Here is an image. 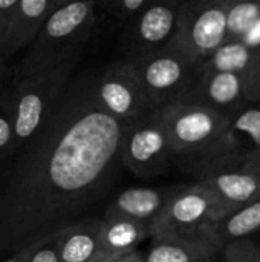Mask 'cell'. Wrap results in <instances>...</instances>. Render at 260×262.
Listing matches in <instances>:
<instances>
[{"instance_id":"obj_14","label":"cell","mask_w":260,"mask_h":262,"mask_svg":"<svg viewBox=\"0 0 260 262\" xmlns=\"http://www.w3.org/2000/svg\"><path fill=\"white\" fill-rule=\"evenodd\" d=\"M103 218L81 220L58 232L57 246L60 262H89L103 252Z\"/></svg>"},{"instance_id":"obj_11","label":"cell","mask_w":260,"mask_h":262,"mask_svg":"<svg viewBox=\"0 0 260 262\" xmlns=\"http://www.w3.org/2000/svg\"><path fill=\"white\" fill-rule=\"evenodd\" d=\"M241 164L219 163L201 170L199 183L215 193L227 215L260 198V175L242 170Z\"/></svg>"},{"instance_id":"obj_8","label":"cell","mask_w":260,"mask_h":262,"mask_svg":"<svg viewBox=\"0 0 260 262\" xmlns=\"http://www.w3.org/2000/svg\"><path fill=\"white\" fill-rule=\"evenodd\" d=\"M97 92L103 107L124 123L141 120L156 111L136 63L129 58L112 63L98 75Z\"/></svg>"},{"instance_id":"obj_7","label":"cell","mask_w":260,"mask_h":262,"mask_svg":"<svg viewBox=\"0 0 260 262\" xmlns=\"http://www.w3.org/2000/svg\"><path fill=\"white\" fill-rule=\"evenodd\" d=\"M155 109L181 100L201 74V68L166 46L135 61Z\"/></svg>"},{"instance_id":"obj_16","label":"cell","mask_w":260,"mask_h":262,"mask_svg":"<svg viewBox=\"0 0 260 262\" xmlns=\"http://www.w3.org/2000/svg\"><path fill=\"white\" fill-rule=\"evenodd\" d=\"M219 250L204 238L153 239L144 262H211Z\"/></svg>"},{"instance_id":"obj_18","label":"cell","mask_w":260,"mask_h":262,"mask_svg":"<svg viewBox=\"0 0 260 262\" xmlns=\"http://www.w3.org/2000/svg\"><path fill=\"white\" fill-rule=\"evenodd\" d=\"M259 20L260 0H230L227 41L241 40Z\"/></svg>"},{"instance_id":"obj_22","label":"cell","mask_w":260,"mask_h":262,"mask_svg":"<svg viewBox=\"0 0 260 262\" xmlns=\"http://www.w3.org/2000/svg\"><path fill=\"white\" fill-rule=\"evenodd\" d=\"M150 0H103L106 11L118 20H130Z\"/></svg>"},{"instance_id":"obj_17","label":"cell","mask_w":260,"mask_h":262,"mask_svg":"<svg viewBox=\"0 0 260 262\" xmlns=\"http://www.w3.org/2000/svg\"><path fill=\"white\" fill-rule=\"evenodd\" d=\"M152 238V227L130 218H103L101 246L103 252L124 255Z\"/></svg>"},{"instance_id":"obj_25","label":"cell","mask_w":260,"mask_h":262,"mask_svg":"<svg viewBox=\"0 0 260 262\" xmlns=\"http://www.w3.org/2000/svg\"><path fill=\"white\" fill-rule=\"evenodd\" d=\"M20 0H0V45L3 46ZM3 51V49H2Z\"/></svg>"},{"instance_id":"obj_21","label":"cell","mask_w":260,"mask_h":262,"mask_svg":"<svg viewBox=\"0 0 260 262\" xmlns=\"http://www.w3.org/2000/svg\"><path fill=\"white\" fill-rule=\"evenodd\" d=\"M224 262H260V249L248 239L233 241L224 247Z\"/></svg>"},{"instance_id":"obj_13","label":"cell","mask_w":260,"mask_h":262,"mask_svg":"<svg viewBox=\"0 0 260 262\" xmlns=\"http://www.w3.org/2000/svg\"><path fill=\"white\" fill-rule=\"evenodd\" d=\"M52 12V0H20L2 46L5 58L28 48Z\"/></svg>"},{"instance_id":"obj_32","label":"cell","mask_w":260,"mask_h":262,"mask_svg":"<svg viewBox=\"0 0 260 262\" xmlns=\"http://www.w3.org/2000/svg\"><path fill=\"white\" fill-rule=\"evenodd\" d=\"M152 2H167V3H173V5H182L185 0H152Z\"/></svg>"},{"instance_id":"obj_30","label":"cell","mask_w":260,"mask_h":262,"mask_svg":"<svg viewBox=\"0 0 260 262\" xmlns=\"http://www.w3.org/2000/svg\"><path fill=\"white\" fill-rule=\"evenodd\" d=\"M72 2H78V0H52V11L67 5V3H72Z\"/></svg>"},{"instance_id":"obj_31","label":"cell","mask_w":260,"mask_h":262,"mask_svg":"<svg viewBox=\"0 0 260 262\" xmlns=\"http://www.w3.org/2000/svg\"><path fill=\"white\" fill-rule=\"evenodd\" d=\"M5 61H6V58H5V55H3V51H2V45H0V78L5 75V72H6V64H5Z\"/></svg>"},{"instance_id":"obj_9","label":"cell","mask_w":260,"mask_h":262,"mask_svg":"<svg viewBox=\"0 0 260 262\" xmlns=\"http://www.w3.org/2000/svg\"><path fill=\"white\" fill-rule=\"evenodd\" d=\"M182 5L167 2H149L139 12H136L123 34L124 49L129 60L138 61L162 48H166L178 26L179 11Z\"/></svg>"},{"instance_id":"obj_19","label":"cell","mask_w":260,"mask_h":262,"mask_svg":"<svg viewBox=\"0 0 260 262\" xmlns=\"http://www.w3.org/2000/svg\"><path fill=\"white\" fill-rule=\"evenodd\" d=\"M231 134L239 137H247L251 143V149H260V107L245 104L231 117L230 124Z\"/></svg>"},{"instance_id":"obj_28","label":"cell","mask_w":260,"mask_h":262,"mask_svg":"<svg viewBox=\"0 0 260 262\" xmlns=\"http://www.w3.org/2000/svg\"><path fill=\"white\" fill-rule=\"evenodd\" d=\"M113 262H144V255L139 253L138 250H132V252H127V253L121 255L118 259H115Z\"/></svg>"},{"instance_id":"obj_2","label":"cell","mask_w":260,"mask_h":262,"mask_svg":"<svg viewBox=\"0 0 260 262\" xmlns=\"http://www.w3.org/2000/svg\"><path fill=\"white\" fill-rule=\"evenodd\" d=\"M95 21L97 0H78L52 11L28 46L14 77L32 75L81 57Z\"/></svg>"},{"instance_id":"obj_5","label":"cell","mask_w":260,"mask_h":262,"mask_svg":"<svg viewBox=\"0 0 260 262\" xmlns=\"http://www.w3.org/2000/svg\"><path fill=\"white\" fill-rule=\"evenodd\" d=\"M227 216L215 193L202 183L179 187L152 224V239L202 238V230Z\"/></svg>"},{"instance_id":"obj_23","label":"cell","mask_w":260,"mask_h":262,"mask_svg":"<svg viewBox=\"0 0 260 262\" xmlns=\"http://www.w3.org/2000/svg\"><path fill=\"white\" fill-rule=\"evenodd\" d=\"M245 95L250 103H260V49L245 74Z\"/></svg>"},{"instance_id":"obj_12","label":"cell","mask_w":260,"mask_h":262,"mask_svg":"<svg viewBox=\"0 0 260 262\" xmlns=\"http://www.w3.org/2000/svg\"><path fill=\"white\" fill-rule=\"evenodd\" d=\"M179 187H129L107 206L106 218H130L152 227Z\"/></svg>"},{"instance_id":"obj_15","label":"cell","mask_w":260,"mask_h":262,"mask_svg":"<svg viewBox=\"0 0 260 262\" xmlns=\"http://www.w3.org/2000/svg\"><path fill=\"white\" fill-rule=\"evenodd\" d=\"M260 230V198L228 213L222 220L208 224L202 230V238L208 239L221 250L233 241L247 239Z\"/></svg>"},{"instance_id":"obj_1","label":"cell","mask_w":260,"mask_h":262,"mask_svg":"<svg viewBox=\"0 0 260 262\" xmlns=\"http://www.w3.org/2000/svg\"><path fill=\"white\" fill-rule=\"evenodd\" d=\"M95 74L72 77L0 192V256H11L86 220L124 169L129 123L100 103Z\"/></svg>"},{"instance_id":"obj_6","label":"cell","mask_w":260,"mask_h":262,"mask_svg":"<svg viewBox=\"0 0 260 262\" xmlns=\"http://www.w3.org/2000/svg\"><path fill=\"white\" fill-rule=\"evenodd\" d=\"M121 158L124 169L138 178H155L172 166L175 157L158 111L129 123Z\"/></svg>"},{"instance_id":"obj_26","label":"cell","mask_w":260,"mask_h":262,"mask_svg":"<svg viewBox=\"0 0 260 262\" xmlns=\"http://www.w3.org/2000/svg\"><path fill=\"white\" fill-rule=\"evenodd\" d=\"M241 169L245 172H250V173L260 175V149L250 150L244 155Z\"/></svg>"},{"instance_id":"obj_10","label":"cell","mask_w":260,"mask_h":262,"mask_svg":"<svg viewBox=\"0 0 260 262\" xmlns=\"http://www.w3.org/2000/svg\"><path fill=\"white\" fill-rule=\"evenodd\" d=\"M178 101L207 106L227 115H234L250 103L245 95L244 74L208 68H201L198 80Z\"/></svg>"},{"instance_id":"obj_33","label":"cell","mask_w":260,"mask_h":262,"mask_svg":"<svg viewBox=\"0 0 260 262\" xmlns=\"http://www.w3.org/2000/svg\"><path fill=\"white\" fill-rule=\"evenodd\" d=\"M227 2H230V0H227Z\"/></svg>"},{"instance_id":"obj_24","label":"cell","mask_w":260,"mask_h":262,"mask_svg":"<svg viewBox=\"0 0 260 262\" xmlns=\"http://www.w3.org/2000/svg\"><path fill=\"white\" fill-rule=\"evenodd\" d=\"M57 238H58V233L37 243L28 262H60Z\"/></svg>"},{"instance_id":"obj_29","label":"cell","mask_w":260,"mask_h":262,"mask_svg":"<svg viewBox=\"0 0 260 262\" xmlns=\"http://www.w3.org/2000/svg\"><path fill=\"white\" fill-rule=\"evenodd\" d=\"M121 255L120 253H109V252H101L97 258H93L92 261L89 262H113L115 259H118Z\"/></svg>"},{"instance_id":"obj_20","label":"cell","mask_w":260,"mask_h":262,"mask_svg":"<svg viewBox=\"0 0 260 262\" xmlns=\"http://www.w3.org/2000/svg\"><path fill=\"white\" fill-rule=\"evenodd\" d=\"M15 149L14 117L8 92L0 94V155Z\"/></svg>"},{"instance_id":"obj_4","label":"cell","mask_w":260,"mask_h":262,"mask_svg":"<svg viewBox=\"0 0 260 262\" xmlns=\"http://www.w3.org/2000/svg\"><path fill=\"white\" fill-rule=\"evenodd\" d=\"M228 3L227 0H185L179 11L176 32L167 46L201 68L227 43Z\"/></svg>"},{"instance_id":"obj_27","label":"cell","mask_w":260,"mask_h":262,"mask_svg":"<svg viewBox=\"0 0 260 262\" xmlns=\"http://www.w3.org/2000/svg\"><path fill=\"white\" fill-rule=\"evenodd\" d=\"M34 247H35V244L34 246H29V247H25L20 252L8 256L6 259H3L2 262H28L29 258H31V255H32V252H34Z\"/></svg>"},{"instance_id":"obj_3","label":"cell","mask_w":260,"mask_h":262,"mask_svg":"<svg viewBox=\"0 0 260 262\" xmlns=\"http://www.w3.org/2000/svg\"><path fill=\"white\" fill-rule=\"evenodd\" d=\"M80 57L32 75L14 77L8 91L14 117L15 147L29 143L67 89Z\"/></svg>"}]
</instances>
